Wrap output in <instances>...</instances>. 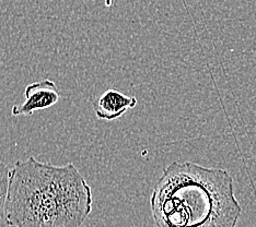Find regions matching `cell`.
Segmentation results:
<instances>
[{
  "label": "cell",
  "instance_id": "1",
  "mask_svg": "<svg viewBox=\"0 0 256 227\" xmlns=\"http://www.w3.org/2000/svg\"><path fill=\"white\" fill-rule=\"evenodd\" d=\"M92 203V189L72 163L56 166L30 156L11 168L9 226L81 227Z\"/></svg>",
  "mask_w": 256,
  "mask_h": 227
},
{
  "label": "cell",
  "instance_id": "2",
  "mask_svg": "<svg viewBox=\"0 0 256 227\" xmlns=\"http://www.w3.org/2000/svg\"><path fill=\"white\" fill-rule=\"evenodd\" d=\"M150 208L156 227H236L242 212L231 175L193 162L164 168Z\"/></svg>",
  "mask_w": 256,
  "mask_h": 227
},
{
  "label": "cell",
  "instance_id": "3",
  "mask_svg": "<svg viewBox=\"0 0 256 227\" xmlns=\"http://www.w3.org/2000/svg\"><path fill=\"white\" fill-rule=\"evenodd\" d=\"M60 100V93L56 84L50 79L40 80L26 85L24 102L14 105L11 109L12 116H31L38 110L50 108Z\"/></svg>",
  "mask_w": 256,
  "mask_h": 227
},
{
  "label": "cell",
  "instance_id": "4",
  "mask_svg": "<svg viewBox=\"0 0 256 227\" xmlns=\"http://www.w3.org/2000/svg\"><path fill=\"white\" fill-rule=\"evenodd\" d=\"M137 103L138 100L135 96H128L110 89L98 98L94 105V113L98 119L112 121L120 118L128 109L136 107Z\"/></svg>",
  "mask_w": 256,
  "mask_h": 227
},
{
  "label": "cell",
  "instance_id": "5",
  "mask_svg": "<svg viewBox=\"0 0 256 227\" xmlns=\"http://www.w3.org/2000/svg\"><path fill=\"white\" fill-rule=\"evenodd\" d=\"M11 170L4 162L0 161V227H8L7 199Z\"/></svg>",
  "mask_w": 256,
  "mask_h": 227
}]
</instances>
